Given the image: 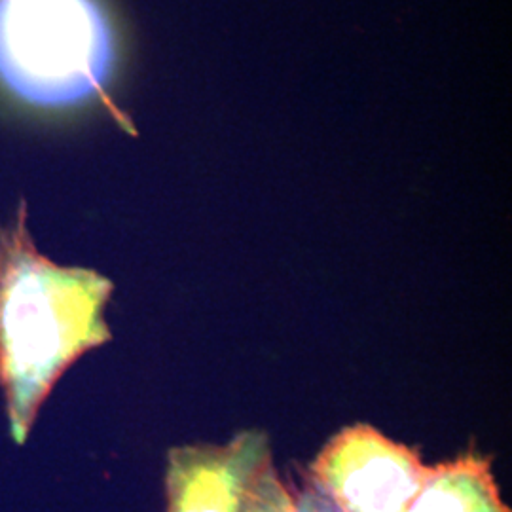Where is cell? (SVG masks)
Returning a JSON list of instances; mask_svg holds the SVG:
<instances>
[{"label": "cell", "mask_w": 512, "mask_h": 512, "mask_svg": "<svg viewBox=\"0 0 512 512\" xmlns=\"http://www.w3.org/2000/svg\"><path fill=\"white\" fill-rule=\"evenodd\" d=\"M18 217L0 228V387L10 437L23 444L57 380L112 334L105 310L112 281L40 255Z\"/></svg>", "instance_id": "obj_1"}, {"label": "cell", "mask_w": 512, "mask_h": 512, "mask_svg": "<svg viewBox=\"0 0 512 512\" xmlns=\"http://www.w3.org/2000/svg\"><path fill=\"white\" fill-rule=\"evenodd\" d=\"M165 512H294V490L274 465L264 431L226 444H183L167 452Z\"/></svg>", "instance_id": "obj_3"}, {"label": "cell", "mask_w": 512, "mask_h": 512, "mask_svg": "<svg viewBox=\"0 0 512 512\" xmlns=\"http://www.w3.org/2000/svg\"><path fill=\"white\" fill-rule=\"evenodd\" d=\"M403 512H512L499 494L492 458L467 452L429 467Z\"/></svg>", "instance_id": "obj_5"}, {"label": "cell", "mask_w": 512, "mask_h": 512, "mask_svg": "<svg viewBox=\"0 0 512 512\" xmlns=\"http://www.w3.org/2000/svg\"><path fill=\"white\" fill-rule=\"evenodd\" d=\"M294 512H338L330 501L319 494L306 480L304 488L294 490Z\"/></svg>", "instance_id": "obj_6"}, {"label": "cell", "mask_w": 512, "mask_h": 512, "mask_svg": "<svg viewBox=\"0 0 512 512\" xmlns=\"http://www.w3.org/2000/svg\"><path fill=\"white\" fill-rule=\"evenodd\" d=\"M427 471L416 448L357 423L323 446L306 480L338 512H403Z\"/></svg>", "instance_id": "obj_4"}, {"label": "cell", "mask_w": 512, "mask_h": 512, "mask_svg": "<svg viewBox=\"0 0 512 512\" xmlns=\"http://www.w3.org/2000/svg\"><path fill=\"white\" fill-rule=\"evenodd\" d=\"M110 61L109 27L93 0H0V78L25 101H86Z\"/></svg>", "instance_id": "obj_2"}]
</instances>
